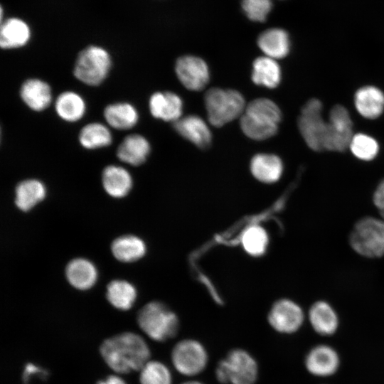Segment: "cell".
<instances>
[{"label":"cell","instance_id":"17","mask_svg":"<svg viewBox=\"0 0 384 384\" xmlns=\"http://www.w3.org/2000/svg\"><path fill=\"white\" fill-rule=\"evenodd\" d=\"M176 131L197 146L204 149L210 145L211 133L206 123L198 116L188 115L173 122Z\"/></svg>","mask_w":384,"mask_h":384},{"label":"cell","instance_id":"21","mask_svg":"<svg viewBox=\"0 0 384 384\" xmlns=\"http://www.w3.org/2000/svg\"><path fill=\"white\" fill-rule=\"evenodd\" d=\"M103 116L107 124L117 130L130 129L139 120L137 110L127 102L107 105L104 109Z\"/></svg>","mask_w":384,"mask_h":384},{"label":"cell","instance_id":"23","mask_svg":"<svg viewBox=\"0 0 384 384\" xmlns=\"http://www.w3.org/2000/svg\"><path fill=\"white\" fill-rule=\"evenodd\" d=\"M257 45L265 56L274 60L287 56L290 49L288 33L278 28L267 29L262 32L258 37Z\"/></svg>","mask_w":384,"mask_h":384},{"label":"cell","instance_id":"15","mask_svg":"<svg viewBox=\"0 0 384 384\" xmlns=\"http://www.w3.org/2000/svg\"><path fill=\"white\" fill-rule=\"evenodd\" d=\"M149 107L154 117L174 122L181 117L183 103L175 93L157 92L150 97Z\"/></svg>","mask_w":384,"mask_h":384},{"label":"cell","instance_id":"26","mask_svg":"<svg viewBox=\"0 0 384 384\" xmlns=\"http://www.w3.org/2000/svg\"><path fill=\"white\" fill-rule=\"evenodd\" d=\"M66 277L70 284L81 290L90 288L97 279V270L93 264L83 258L71 260L65 269Z\"/></svg>","mask_w":384,"mask_h":384},{"label":"cell","instance_id":"31","mask_svg":"<svg viewBox=\"0 0 384 384\" xmlns=\"http://www.w3.org/2000/svg\"><path fill=\"white\" fill-rule=\"evenodd\" d=\"M107 299L115 308L128 310L134 304L137 298L134 287L124 280H113L107 287Z\"/></svg>","mask_w":384,"mask_h":384},{"label":"cell","instance_id":"7","mask_svg":"<svg viewBox=\"0 0 384 384\" xmlns=\"http://www.w3.org/2000/svg\"><path fill=\"white\" fill-rule=\"evenodd\" d=\"M349 242L363 257L384 256V220L370 216L360 219L350 234Z\"/></svg>","mask_w":384,"mask_h":384},{"label":"cell","instance_id":"9","mask_svg":"<svg viewBox=\"0 0 384 384\" xmlns=\"http://www.w3.org/2000/svg\"><path fill=\"white\" fill-rule=\"evenodd\" d=\"M321 112L322 103L319 100L313 98L304 105L298 119V127L304 142L315 151L324 149L327 122L323 119Z\"/></svg>","mask_w":384,"mask_h":384},{"label":"cell","instance_id":"35","mask_svg":"<svg viewBox=\"0 0 384 384\" xmlns=\"http://www.w3.org/2000/svg\"><path fill=\"white\" fill-rule=\"evenodd\" d=\"M241 6L247 18L257 22L265 21L272 7L271 0H242Z\"/></svg>","mask_w":384,"mask_h":384},{"label":"cell","instance_id":"37","mask_svg":"<svg viewBox=\"0 0 384 384\" xmlns=\"http://www.w3.org/2000/svg\"><path fill=\"white\" fill-rule=\"evenodd\" d=\"M373 203L384 218V179L380 181L374 192Z\"/></svg>","mask_w":384,"mask_h":384},{"label":"cell","instance_id":"39","mask_svg":"<svg viewBox=\"0 0 384 384\" xmlns=\"http://www.w3.org/2000/svg\"><path fill=\"white\" fill-rule=\"evenodd\" d=\"M181 384H204L196 380H189L181 383Z\"/></svg>","mask_w":384,"mask_h":384},{"label":"cell","instance_id":"25","mask_svg":"<svg viewBox=\"0 0 384 384\" xmlns=\"http://www.w3.org/2000/svg\"><path fill=\"white\" fill-rule=\"evenodd\" d=\"M250 169L257 180L270 183L279 179L283 171V164L276 155L258 154L252 159Z\"/></svg>","mask_w":384,"mask_h":384},{"label":"cell","instance_id":"14","mask_svg":"<svg viewBox=\"0 0 384 384\" xmlns=\"http://www.w3.org/2000/svg\"><path fill=\"white\" fill-rule=\"evenodd\" d=\"M19 95L23 102L35 112L46 110L53 100L50 86L38 78L26 80L20 87Z\"/></svg>","mask_w":384,"mask_h":384},{"label":"cell","instance_id":"4","mask_svg":"<svg viewBox=\"0 0 384 384\" xmlns=\"http://www.w3.org/2000/svg\"><path fill=\"white\" fill-rule=\"evenodd\" d=\"M205 105L209 122L217 127L240 117L246 107L244 97L239 92L218 87L206 92Z\"/></svg>","mask_w":384,"mask_h":384},{"label":"cell","instance_id":"10","mask_svg":"<svg viewBox=\"0 0 384 384\" xmlns=\"http://www.w3.org/2000/svg\"><path fill=\"white\" fill-rule=\"evenodd\" d=\"M353 136V122L348 111L343 105H335L327 122L324 149L343 151L349 146Z\"/></svg>","mask_w":384,"mask_h":384},{"label":"cell","instance_id":"6","mask_svg":"<svg viewBox=\"0 0 384 384\" xmlns=\"http://www.w3.org/2000/svg\"><path fill=\"white\" fill-rule=\"evenodd\" d=\"M112 63L111 55L105 48L89 46L78 55L73 74L77 80L86 85L98 86L107 78Z\"/></svg>","mask_w":384,"mask_h":384},{"label":"cell","instance_id":"13","mask_svg":"<svg viewBox=\"0 0 384 384\" xmlns=\"http://www.w3.org/2000/svg\"><path fill=\"white\" fill-rule=\"evenodd\" d=\"M304 365L307 371L316 377H329L336 373L340 358L336 351L326 344L313 347L306 354Z\"/></svg>","mask_w":384,"mask_h":384},{"label":"cell","instance_id":"11","mask_svg":"<svg viewBox=\"0 0 384 384\" xmlns=\"http://www.w3.org/2000/svg\"><path fill=\"white\" fill-rule=\"evenodd\" d=\"M304 314L294 302L282 299L276 302L268 314V322L276 331L291 334L302 326Z\"/></svg>","mask_w":384,"mask_h":384},{"label":"cell","instance_id":"20","mask_svg":"<svg viewBox=\"0 0 384 384\" xmlns=\"http://www.w3.org/2000/svg\"><path fill=\"white\" fill-rule=\"evenodd\" d=\"M31 31L28 24L18 18H9L1 22L0 46L3 49L19 48L30 41Z\"/></svg>","mask_w":384,"mask_h":384},{"label":"cell","instance_id":"8","mask_svg":"<svg viewBox=\"0 0 384 384\" xmlns=\"http://www.w3.org/2000/svg\"><path fill=\"white\" fill-rule=\"evenodd\" d=\"M175 370L184 376L193 377L201 373L208 362V354L198 340L185 338L178 341L171 353Z\"/></svg>","mask_w":384,"mask_h":384},{"label":"cell","instance_id":"5","mask_svg":"<svg viewBox=\"0 0 384 384\" xmlns=\"http://www.w3.org/2000/svg\"><path fill=\"white\" fill-rule=\"evenodd\" d=\"M258 365L246 350L234 348L220 360L215 368V377L222 384H255Z\"/></svg>","mask_w":384,"mask_h":384},{"label":"cell","instance_id":"22","mask_svg":"<svg viewBox=\"0 0 384 384\" xmlns=\"http://www.w3.org/2000/svg\"><path fill=\"white\" fill-rule=\"evenodd\" d=\"M54 108L57 115L67 122H76L85 114L87 105L84 98L78 92L67 90L55 99Z\"/></svg>","mask_w":384,"mask_h":384},{"label":"cell","instance_id":"32","mask_svg":"<svg viewBox=\"0 0 384 384\" xmlns=\"http://www.w3.org/2000/svg\"><path fill=\"white\" fill-rule=\"evenodd\" d=\"M139 371L140 384H173L169 368L159 361L149 360Z\"/></svg>","mask_w":384,"mask_h":384},{"label":"cell","instance_id":"28","mask_svg":"<svg viewBox=\"0 0 384 384\" xmlns=\"http://www.w3.org/2000/svg\"><path fill=\"white\" fill-rule=\"evenodd\" d=\"M78 141L84 149H97L109 146L112 142V134L109 126L94 122L82 127Z\"/></svg>","mask_w":384,"mask_h":384},{"label":"cell","instance_id":"30","mask_svg":"<svg viewBox=\"0 0 384 384\" xmlns=\"http://www.w3.org/2000/svg\"><path fill=\"white\" fill-rule=\"evenodd\" d=\"M113 255L123 262H131L142 258L146 252L142 240L134 235H123L115 239L111 245Z\"/></svg>","mask_w":384,"mask_h":384},{"label":"cell","instance_id":"3","mask_svg":"<svg viewBox=\"0 0 384 384\" xmlns=\"http://www.w3.org/2000/svg\"><path fill=\"white\" fill-rule=\"evenodd\" d=\"M137 324L151 340L164 342L174 338L179 329L176 314L159 302H151L138 312Z\"/></svg>","mask_w":384,"mask_h":384},{"label":"cell","instance_id":"1","mask_svg":"<svg viewBox=\"0 0 384 384\" xmlns=\"http://www.w3.org/2000/svg\"><path fill=\"white\" fill-rule=\"evenodd\" d=\"M100 352L106 364L122 374L140 370L151 356L146 341L134 332H123L105 339Z\"/></svg>","mask_w":384,"mask_h":384},{"label":"cell","instance_id":"36","mask_svg":"<svg viewBox=\"0 0 384 384\" xmlns=\"http://www.w3.org/2000/svg\"><path fill=\"white\" fill-rule=\"evenodd\" d=\"M48 375V373L46 369L33 363H27L23 370L22 380L24 384H29L31 379L33 377L46 378Z\"/></svg>","mask_w":384,"mask_h":384},{"label":"cell","instance_id":"29","mask_svg":"<svg viewBox=\"0 0 384 384\" xmlns=\"http://www.w3.org/2000/svg\"><path fill=\"white\" fill-rule=\"evenodd\" d=\"M252 80L256 85L276 87L281 79V70L277 61L267 56L256 58L253 63Z\"/></svg>","mask_w":384,"mask_h":384},{"label":"cell","instance_id":"27","mask_svg":"<svg viewBox=\"0 0 384 384\" xmlns=\"http://www.w3.org/2000/svg\"><path fill=\"white\" fill-rule=\"evenodd\" d=\"M15 193L16 206L23 211H28L43 200L46 190L41 181L31 178L18 183Z\"/></svg>","mask_w":384,"mask_h":384},{"label":"cell","instance_id":"2","mask_svg":"<svg viewBox=\"0 0 384 384\" xmlns=\"http://www.w3.org/2000/svg\"><path fill=\"white\" fill-rule=\"evenodd\" d=\"M281 117V111L273 101L257 98L246 105L240 124L247 137L255 140H264L277 132Z\"/></svg>","mask_w":384,"mask_h":384},{"label":"cell","instance_id":"38","mask_svg":"<svg viewBox=\"0 0 384 384\" xmlns=\"http://www.w3.org/2000/svg\"><path fill=\"white\" fill-rule=\"evenodd\" d=\"M96 384H127L121 377L112 375L107 377L105 380L98 381Z\"/></svg>","mask_w":384,"mask_h":384},{"label":"cell","instance_id":"12","mask_svg":"<svg viewBox=\"0 0 384 384\" xmlns=\"http://www.w3.org/2000/svg\"><path fill=\"white\" fill-rule=\"evenodd\" d=\"M176 73L181 84L187 89L199 91L209 80V71L206 62L192 55L179 58L176 63Z\"/></svg>","mask_w":384,"mask_h":384},{"label":"cell","instance_id":"24","mask_svg":"<svg viewBox=\"0 0 384 384\" xmlns=\"http://www.w3.org/2000/svg\"><path fill=\"white\" fill-rule=\"evenodd\" d=\"M102 182L105 191L114 198L125 196L132 186V178L129 172L117 165H108L103 169Z\"/></svg>","mask_w":384,"mask_h":384},{"label":"cell","instance_id":"18","mask_svg":"<svg viewBox=\"0 0 384 384\" xmlns=\"http://www.w3.org/2000/svg\"><path fill=\"white\" fill-rule=\"evenodd\" d=\"M354 104L361 116L376 119L384 112V93L375 86L362 87L355 93Z\"/></svg>","mask_w":384,"mask_h":384},{"label":"cell","instance_id":"34","mask_svg":"<svg viewBox=\"0 0 384 384\" xmlns=\"http://www.w3.org/2000/svg\"><path fill=\"white\" fill-rule=\"evenodd\" d=\"M349 148L352 154L363 161L373 159L379 151L377 141L366 134H357L353 136Z\"/></svg>","mask_w":384,"mask_h":384},{"label":"cell","instance_id":"33","mask_svg":"<svg viewBox=\"0 0 384 384\" xmlns=\"http://www.w3.org/2000/svg\"><path fill=\"white\" fill-rule=\"evenodd\" d=\"M242 244L248 254L252 256L262 255L267 247V234L259 225L250 226L245 230L242 235Z\"/></svg>","mask_w":384,"mask_h":384},{"label":"cell","instance_id":"16","mask_svg":"<svg viewBox=\"0 0 384 384\" xmlns=\"http://www.w3.org/2000/svg\"><path fill=\"white\" fill-rule=\"evenodd\" d=\"M151 148L148 140L141 134H132L125 137L117 149V159L134 166L146 160Z\"/></svg>","mask_w":384,"mask_h":384},{"label":"cell","instance_id":"19","mask_svg":"<svg viewBox=\"0 0 384 384\" xmlns=\"http://www.w3.org/2000/svg\"><path fill=\"white\" fill-rule=\"evenodd\" d=\"M309 320L315 332L321 336H331L338 327L339 321L336 311L324 301H318L311 305Z\"/></svg>","mask_w":384,"mask_h":384}]
</instances>
